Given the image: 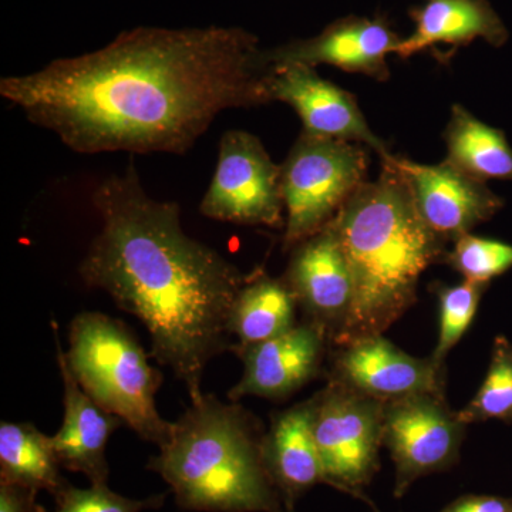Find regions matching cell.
<instances>
[{
	"label": "cell",
	"mask_w": 512,
	"mask_h": 512,
	"mask_svg": "<svg viewBox=\"0 0 512 512\" xmlns=\"http://www.w3.org/2000/svg\"><path fill=\"white\" fill-rule=\"evenodd\" d=\"M271 66L239 28H137L0 80V96L80 154H185L229 109L272 103Z\"/></svg>",
	"instance_id": "1"
},
{
	"label": "cell",
	"mask_w": 512,
	"mask_h": 512,
	"mask_svg": "<svg viewBox=\"0 0 512 512\" xmlns=\"http://www.w3.org/2000/svg\"><path fill=\"white\" fill-rule=\"evenodd\" d=\"M101 229L80 265L90 288L109 293L144 323L151 356L202 396L205 367L234 349L232 305L249 275L185 234L177 202L151 198L134 165L110 175L92 194Z\"/></svg>",
	"instance_id": "2"
},
{
	"label": "cell",
	"mask_w": 512,
	"mask_h": 512,
	"mask_svg": "<svg viewBox=\"0 0 512 512\" xmlns=\"http://www.w3.org/2000/svg\"><path fill=\"white\" fill-rule=\"evenodd\" d=\"M353 281V305L338 345L383 335L417 302L423 272L446 258L447 242L417 211L394 157L332 220Z\"/></svg>",
	"instance_id": "3"
},
{
	"label": "cell",
	"mask_w": 512,
	"mask_h": 512,
	"mask_svg": "<svg viewBox=\"0 0 512 512\" xmlns=\"http://www.w3.org/2000/svg\"><path fill=\"white\" fill-rule=\"evenodd\" d=\"M261 421L241 404L202 394L148 463L178 507L202 512H288L265 461Z\"/></svg>",
	"instance_id": "4"
},
{
	"label": "cell",
	"mask_w": 512,
	"mask_h": 512,
	"mask_svg": "<svg viewBox=\"0 0 512 512\" xmlns=\"http://www.w3.org/2000/svg\"><path fill=\"white\" fill-rule=\"evenodd\" d=\"M67 365L101 409L120 417L141 439L163 447L174 423L158 413L163 373L148 363L136 336L120 320L82 312L70 323Z\"/></svg>",
	"instance_id": "5"
},
{
	"label": "cell",
	"mask_w": 512,
	"mask_h": 512,
	"mask_svg": "<svg viewBox=\"0 0 512 512\" xmlns=\"http://www.w3.org/2000/svg\"><path fill=\"white\" fill-rule=\"evenodd\" d=\"M281 168L284 248L292 249L325 228L366 183L367 154L353 141L302 131Z\"/></svg>",
	"instance_id": "6"
},
{
	"label": "cell",
	"mask_w": 512,
	"mask_h": 512,
	"mask_svg": "<svg viewBox=\"0 0 512 512\" xmlns=\"http://www.w3.org/2000/svg\"><path fill=\"white\" fill-rule=\"evenodd\" d=\"M313 434L322 461L325 483L370 503L363 488L379 471L383 446L384 403L329 382L312 397Z\"/></svg>",
	"instance_id": "7"
},
{
	"label": "cell",
	"mask_w": 512,
	"mask_h": 512,
	"mask_svg": "<svg viewBox=\"0 0 512 512\" xmlns=\"http://www.w3.org/2000/svg\"><path fill=\"white\" fill-rule=\"evenodd\" d=\"M200 211L215 221L285 228L282 168L254 134L229 130L222 136L217 168Z\"/></svg>",
	"instance_id": "8"
},
{
	"label": "cell",
	"mask_w": 512,
	"mask_h": 512,
	"mask_svg": "<svg viewBox=\"0 0 512 512\" xmlns=\"http://www.w3.org/2000/svg\"><path fill=\"white\" fill-rule=\"evenodd\" d=\"M467 426L444 394H412L384 403L383 446L396 468L394 497H403L419 478L456 466Z\"/></svg>",
	"instance_id": "9"
},
{
	"label": "cell",
	"mask_w": 512,
	"mask_h": 512,
	"mask_svg": "<svg viewBox=\"0 0 512 512\" xmlns=\"http://www.w3.org/2000/svg\"><path fill=\"white\" fill-rule=\"evenodd\" d=\"M282 278L308 316L306 320L320 326L329 342L338 345L352 312L353 281L332 221L292 248Z\"/></svg>",
	"instance_id": "10"
},
{
	"label": "cell",
	"mask_w": 512,
	"mask_h": 512,
	"mask_svg": "<svg viewBox=\"0 0 512 512\" xmlns=\"http://www.w3.org/2000/svg\"><path fill=\"white\" fill-rule=\"evenodd\" d=\"M394 163L409 184L421 218L446 242L470 234L471 229L491 220L503 208V198L495 195L485 181L448 160L424 165L394 157Z\"/></svg>",
	"instance_id": "11"
},
{
	"label": "cell",
	"mask_w": 512,
	"mask_h": 512,
	"mask_svg": "<svg viewBox=\"0 0 512 512\" xmlns=\"http://www.w3.org/2000/svg\"><path fill=\"white\" fill-rule=\"evenodd\" d=\"M444 367L410 356L383 335L336 346L329 382L386 403L412 394H444Z\"/></svg>",
	"instance_id": "12"
},
{
	"label": "cell",
	"mask_w": 512,
	"mask_h": 512,
	"mask_svg": "<svg viewBox=\"0 0 512 512\" xmlns=\"http://www.w3.org/2000/svg\"><path fill=\"white\" fill-rule=\"evenodd\" d=\"M271 101L289 104L298 113L303 131L313 136L363 143L380 157H390L386 144L370 130L355 97L322 79L305 64L271 66L268 77Z\"/></svg>",
	"instance_id": "13"
},
{
	"label": "cell",
	"mask_w": 512,
	"mask_h": 512,
	"mask_svg": "<svg viewBox=\"0 0 512 512\" xmlns=\"http://www.w3.org/2000/svg\"><path fill=\"white\" fill-rule=\"evenodd\" d=\"M328 336L309 320L274 339L232 352L244 362V375L228 393L231 402L247 396L285 400L319 375Z\"/></svg>",
	"instance_id": "14"
},
{
	"label": "cell",
	"mask_w": 512,
	"mask_h": 512,
	"mask_svg": "<svg viewBox=\"0 0 512 512\" xmlns=\"http://www.w3.org/2000/svg\"><path fill=\"white\" fill-rule=\"evenodd\" d=\"M402 39L383 19L350 18L336 20L312 39L264 50L269 66L329 64L349 73L366 74L376 80L389 79L387 56L396 52Z\"/></svg>",
	"instance_id": "15"
},
{
	"label": "cell",
	"mask_w": 512,
	"mask_h": 512,
	"mask_svg": "<svg viewBox=\"0 0 512 512\" xmlns=\"http://www.w3.org/2000/svg\"><path fill=\"white\" fill-rule=\"evenodd\" d=\"M52 328L64 390L63 424L52 437L56 456L60 466L66 470L84 474L92 484H107L110 474L106 460L107 441L114 431L123 426L124 421L101 409L84 392L67 365L55 320Z\"/></svg>",
	"instance_id": "16"
},
{
	"label": "cell",
	"mask_w": 512,
	"mask_h": 512,
	"mask_svg": "<svg viewBox=\"0 0 512 512\" xmlns=\"http://www.w3.org/2000/svg\"><path fill=\"white\" fill-rule=\"evenodd\" d=\"M312 399L276 413L265 434V461L286 511L295 512L301 495L325 483L315 434Z\"/></svg>",
	"instance_id": "17"
},
{
	"label": "cell",
	"mask_w": 512,
	"mask_h": 512,
	"mask_svg": "<svg viewBox=\"0 0 512 512\" xmlns=\"http://www.w3.org/2000/svg\"><path fill=\"white\" fill-rule=\"evenodd\" d=\"M410 16L414 32L402 39L394 52L403 59L429 47L466 46L476 39L500 47L510 36L488 0H426Z\"/></svg>",
	"instance_id": "18"
},
{
	"label": "cell",
	"mask_w": 512,
	"mask_h": 512,
	"mask_svg": "<svg viewBox=\"0 0 512 512\" xmlns=\"http://www.w3.org/2000/svg\"><path fill=\"white\" fill-rule=\"evenodd\" d=\"M298 306L284 278H272L264 271L249 275L229 315V332L237 338L234 349L284 335L298 325Z\"/></svg>",
	"instance_id": "19"
},
{
	"label": "cell",
	"mask_w": 512,
	"mask_h": 512,
	"mask_svg": "<svg viewBox=\"0 0 512 512\" xmlns=\"http://www.w3.org/2000/svg\"><path fill=\"white\" fill-rule=\"evenodd\" d=\"M52 437L30 423L0 424V483H9L55 497L69 487L60 474Z\"/></svg>",
	"instance_id": "20"
},
{
	"label": "cell",
	"mask_w": 512,
	"mask_h": 512,
	"mask_svg": "<svg viewBox=\"0 0 512 512\" xmlns=\"http://www.w3.org/2000/svg\"><path fill=\"white\" fill-rule=\"evenodd\" d=\"M447 160L478 180H512V148L503 131L490 127L453 106L450 123L444 131Z\"/></svg>",
	"instance_id": "21"
},
{
	"label": "cell",
	"mask_w": 512,
	"mask_h": 512,
	"mask_svg": "<svg viewBox=\"0 0 512 512\" xmlns=\"http://www.w3.org/2000/svg\"><path fill=\"white\" fill-rule=\"evenodd\" d=\"M458 414L466 424L493 419L512 423V343L504 336L495 339L490 367L480 390Z\"/></svg>",
	"instance_id": "22"
},
{
	"label": "cell",
	"mask_w": 512,
	"mask_h": 512,
	"mask_svg": "<svg viewBox=\"0 0 512 512\" xmlns=\"http://www.w3.org/2000/svg\"><path fill=\"white\" fill-rule=\"evenodd\" d=\"M487 288L488 284L471 281L456 286L437 284L434 288L439 298L440 330L436 349L430 357L436 365L444 367L448 352L466 335Z\"/></svg>",
	"instance_id": "23"
},
{
	"label": "cell",
	"mask_w": 512,
	"mask_h": 512,
	"mask_svg": "<svg viewBox=\"0 0 512 512\" xmlns=\"http://www.w3.org/2000/svg\"><path fill=\"white\" fill-rule=\"evenodd\" d=\"M444 261L466 281L490 284L512 268V245L466 234L454 241Z\"/></svg>",
	"instance_id": "24"
},
{
	"label": "cell",
	"mask_w": 512,
	"mask_h": 512,
	"mask_svg": "<svg viewBox=\"0 0 512 512\" xmlns=\"http://www.w3.org/2000/svg\"><path fill=\"white\" fill-rule=\"evenodd\" d=\"M167 494L151 495L146 500H131L114 493L107 484H92L89 488L69 485L56 498L57 508L53 512H141L163 507ZM33 512H49L36 504Z\"/></svg>",
	"instance_id": "25"
},
{
	"label": "cell",
	"mask_w": 512,
	"mask_h": 512,
	"mask_svg": "<svg viewBox=\"0 0 512 512\" xmlns=\"http://www.w3.org/2000/svg\"><path fill=\"white\" fill-rule=\"evenodd\" d=\"M440 512H512V498L495 495H463Z\"/></svg>",
	"instance_id": "26"
},
{
	"label": "cell",
	"mask_w": 512,
	"mask_h": 512,
	"mask_svg": "<svg viewBox=\"0 0 512 512\" xmlns=\"http://www.w3.org/2000/svg\"><path fill=\"white\" fill-rule=\"evenodd\" d=\"M37 494L19 485L0 483V512H33Z\"/></svg>",
	"instance_id": "27"
}]
</instances>
